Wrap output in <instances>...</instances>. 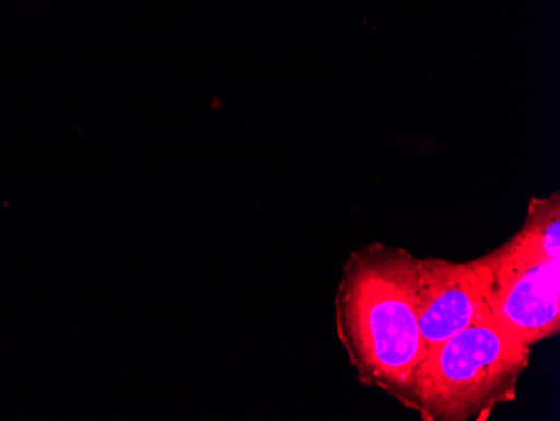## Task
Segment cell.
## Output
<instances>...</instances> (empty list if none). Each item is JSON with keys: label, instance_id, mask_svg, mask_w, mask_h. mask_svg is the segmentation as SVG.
I'll list each match as a JSON object with an SVG mask.
<instances>
[{"label": "cell", "instance_id": "cell-3", "mask_svg": "<svg viewBox=\"0 0 560 421\" xmlns=\"http://www.w3.org/2000/svg\"><path fill=\"white\" fill-rule=\"evenodd\" d=\"M487 309L524 344L560 331V198H532L521 231L474 260Z\"/></svg>", "mask_w": 560, "mask_h": 421}, {"label": "cell", "instance_id": "cell-4", "mask_svg": "<svg viewBox=\"0 0 560 421\" xmlns=\"http://www.w3.org/2000/svg\"><path fill=\"white\" fill-rule=\"evenodd\" d=\"M415 304L427 354L467 328L486 309L483 285L474 260L418 259Z\"/></svg>", "mask_w": 560, "mask_h": 421}, {"label": "cell", "instance_id": "cell-2", "mask_svg": "<svg viewBox=\"0 0 560 421\" xmlns=\"http://www.w3.org/2000/svg\"><path fill=\"white\" fill-rule=\"evenodd\" d=\"M530 350L486 307L418 364L405 408L423 421H486L515 400Z\"/></svg>", "mask_w": 560, "mask_h": 421}, {"label": "cell", "instance_id": "cell-1", "mask_svg": "<svg viewBox=\"0 0 560 421\" xmlns=\"http://www.w3.org/2000/svg\"><path fill=\"white\" fill-rule=\"evenodd\" d=\"M417 257L371 242L352 250L335 295L336 332L361 385L406 407L413 373L427 356L415 304Z\"/></svg>", "mask_w": 560, "mask_h": 421}]
</instances>
